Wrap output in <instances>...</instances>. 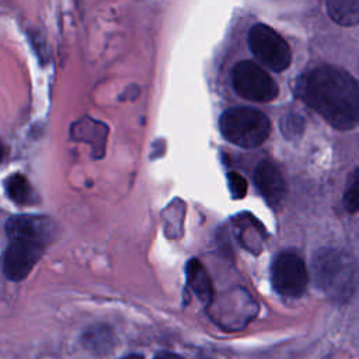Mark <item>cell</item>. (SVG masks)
Returning <instances> with one entry per match:
<instances>
[{"label": "cell", "instance_id": "5bb4252c", "mask_svg": "<svg viewBox=\"0 0 359 359\" xmlns=\"http://www.w3.org/2000/svg\"><path fill=\"white\" fill-rule=\"evenodd\" d=\"M303 128H304V121L297 114H289L282 122V130L285 136L289 139L297 137L303 132Z\"/></svg>", "mask_w": 359, "mask_h": 359}, {"label": "cell", "instance_id": "277c9868", "mask_svg": "<svg viewBox=\"0 0 359 359\" xmlns=\"http://www.w3.org/2000/svg\"><path fill=\"white\" fill-rule=\"evenodd\" d=\"M219 128L227 142L244 149H252L268 139L271 122L259 109L233 107L222 114Z\"/></svg>", "mask_w": 359, "mask_h": 359}, {"label": "cell", "instance_id": "4fadbf2b", "mask_svg": "<svg viewBox=\"0 0 359 359\" xmlns=\"http://www.w3.org/2000/svg\"><path fill=\"white\" fill-rule=\"evenodd\" d=\"M84 345L91 349V351H98L104 352L111 346V335L108 331L98 328V330H91L87 332L84 338Z\"/></svg>", "mask_w": 359, "mask_h": 359}, {"label": "cell", "instance_id": "6da1fadb", "mask_svg": "<svg viewBox=\"0 0 359 359\" xmlns=\"http://www.w3.org/2000/svg\"><path fill=\"white\" fill-rule=\"evenodd\" d=\"M296 94L331 126L352 129L359 125V83L335 66H318L296 84Z\"/></svg>", "mask_w": 359, "mask_h": 359}, {"label": "cell", "instance_id": "8992f818", "mask_svg": "<svg viewBox=\"0 0 359 359\" xmlns=\"http://www.w3.org/2000/svg\"><path fill=\"white\" fill-rule=\"evenodd\" d=\"M233 87L240 97L254 102H269L278 95L273 79L251 60H241L234 66Z\"/></svg>", "mask_w": 359, "mask_h": 359}, {"label": "cell", "instance_id": "3957f363", "mask_svg": "<svg viewBox=\"0 0 359 359\" xmlns=\"http://www.w3.org/2000/svg\"><path fill=\"white\" fill-rule=\"evenodd\" d=\"M317 286L334 302L345 303L355 293L358 268L353 258L337 248H323L313 259Z\"/></svg>", "mask_w": 359, "mask_h": 359}, {"label": "cell", "instance_id": "2e32d148", "mask_svg": "<svg viewBox=\"0 0 359 359\" xmlns=\"http://www.w3.org/2000/svg\"><path fill=\"white\" fill-rule=\"evenodd\" d=\"M154 359H184V358H181V356H178V355H175V353H170V352H161V353H158Z\"/></svg>", "mask_w": 359, "mask_h": 359}, {"label": "cell", "instance_id": "9c48e42d", "mask_svg": "<svg viewBox=\"0 0 359 359\" xmlns=\"http://www.w3.org/2000/svg\"><path fill=\"white\" fill-rule=\"evenodd\" d=\"M187 280L199 300L209 304L213 299V287L205 266L195 258L187 264Z\"/></svg>", "mask_w": 359, "mask_h": 359}, {"label": "cell", "instance_id": "8fae6325", "mask_svg": "<svg viewBox=\"0 0 359 359\" xmlns=\"http://www.w3.org/2000/svg\"><path fill=\"white\" fill-rule=\"evenodd\" d=\"M7 196L17 205H28L32 201V188L21 174L10 175L4 182Z\"/></svg>", "mask_w": 359, "mask_h": 359}, {"label": "cell", "instance_id": "7a4b0ae2", "mask_svg": "<svg viewBox=\"0 0 359 359\" xmlns=\"http://www.w3.org/2000/svg\"><path fill=\"white\" fill-rule=\"evenodd\" d=\"M7 247L3 272L7 279L20 282L43 255L53 234V223L45 216L18 215L6 222Z\"/></svg>", "mask_w": 359, "mask_h": 359}, {"label": "cell", "instance_id": "e0dca14e", "mask_svg": "<svg viewBox=\"0 0 359 359\" xmlns=\"http://www.w3.org/2000/svg\"><path fill=\"white\" fill-rule=\"evenodd\" d=\"M125 359H143V358L139 356V355H130V356H128V358H125Z\"/></svg>", "mask_w": 359, "mask_h": 359}, {"label": "cell", "instance_id": "52a82bcc", "mask_svg": "<svg viewBox=\"0 0 359 359\" xmlns=\"http://www.w3.org/2000/svg\"><path fill=\"white\" fill-rule=\"evenodd\" d=\"M273 289L286 297H299L304 293L309 275L303 259L290 251L280 252L271 266Z\"/></svg>", "mask_w": 359, "mask_h": 359}, {"label": "cell", "instance_id": "5b68a950", "mask_svg": "<svg viewBox=\"0 0 359 359\" xmlns=\"http://www.w3.org/2000/svg\"><path fill=\"white\" fill-rule=\"evenodd\" d=\"M248 45L254 56L271 70L282 72L290 65L289 45L275 29L265 24H255L250 29Z\"/></svg>", "mask_w": 359, "mask_h": 359}, {"label": "cell", "instance_id": "7c38bea8", "mask_svg": "<svg viewBox=\"0 0 359 359\" xmlns=\"http://www.w3.org/2000/svg\"><path fill=\"white\" fill-rule=\"evenodd\" d=\"M342 202L348 212L351 213L359 212V168L353 170L349 174Z\"/></svg>", "mask_w": 359, "mask_h": 359}, {"label": "cell", "instance_id": "30bf717a", "mask_svg": "<svg viewBox=\"0 0 359 359\" xmlns=\"http://www.w3.org/2000/svg\"><path fill=\"white\" fill-rule=\"evenodd\" d=\"M330 17L339 25L351 27L359 22L358 0H331L327 3Z\"/></svg>", "mask_w": 359, "mask_h": 359}, {"label": "cell", "instance_id": "9a60e30c", "mask_svg": "<svg viewBox=\"0 0 359 359\" xmlns=\"http://www.w3.org/2000/svg\"><path fill=\"white\" fill-rule=\"evenodd\" d=\"M227 182H229V189H230L233 198L240 199L247 194V181L241 174L229 172L227 174Z\"/></svg>", "mask_w": 359, "mask_h": 359}, {"label": "cell", "instance_id": "ba28073f", "mask_svg": "<svg viewBox=\"0 0 359 359\" xmlns=\"http://www.w3.org/2000/svg\"><path fill=\"white\" fill-rule=\"evenodd\" d=\"M254 181L259 194L269 206L279 208L282 205L286 195V182L273 163L268 160L258 163L254 171Z\"/></svg>", "mask_w": 359, "mask_h": 359}]
</instances>
